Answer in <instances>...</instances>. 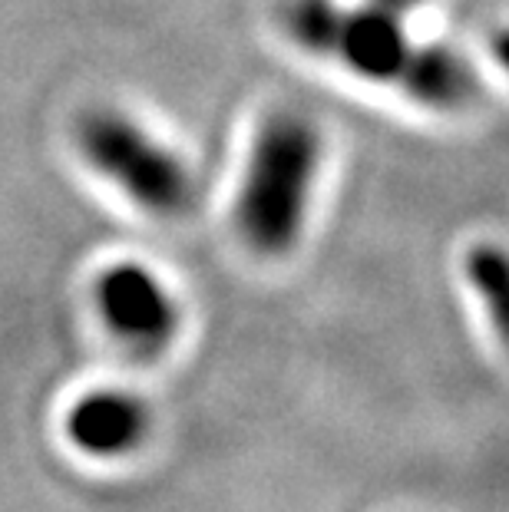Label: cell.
Listing matches in <instances>:
<instances>
[{
  "instance_id": "cell-4",
  "label": "cell",
  "mask_w": 509,
  "mask_h": 512,
  "mask_svg": "<svg viewBox=\"0 0 509 512\" xmlns=\"http://www.w3.org/2000/svg\"><path fill=\"white\" fill-rule=\"evenodd\" d=\"M96 304H100V314L113 337L133 351H159L176 334L179 308L169 288L153 271L133 265V261L103 271L96 281Z\"/></svg>"
},
{
  "instance_id": "cell-2",
  "label": "cell",
  "mask_w": 509,
  "mask_h": 512,
  "mask_svg": "<svg viewBox=\"0 0 509 512\" xmlns=\"http://www.w3.org/2000/svg\"><path fill=\"white\" fill-rule=\"evenodd\" d=\"M324 139L314 119L278 110L258 126L235 199V228L248 248L285 255L305 232Z\"/></svg>"
},
{
  "instance_id": "cell-1",
  "label": "cell",
  "mask_w": 509,
  "mask_h": 512,
  "mask_svg": "<svg viewBox=\"0 0 509 512\" xmlns=\"http://www.w3.org/2000/svg\"><path fill=\"white\" fill-rule=\"evenodd\" d=\"M278 24L301 50L328 57L364 80L404 90L410 100L440 113L467 110L480 96V80L460 53L417 43L400 17L338 0H281Z\"/></svg>"
},
{
  "instance_id": "cell-6",
  "label": "cell",
  "mask_w": 509,
  "mask_h": 512,
  "mask_svg": "<svg viewBox=\"0 0 509 512\" xmlns=\"http://www.w3.org/2000/svg\"><path fill=\"white\" fill-rule=\"evenodd\" d=\"M470 278L476 291L490 301V311L496 324H503V311H506V255L500 248L483 245L470 255Z\"/></svg>"
},
{
  "instance_id": "cell-7",
  "label": "cell",
  "mask_w": 509,
  "mask_h": 512,
  "mask_svg": "<svg viewBox=\"0 0 509 512\" xmlns=\"http://www.w3.org/2000/svg\"><path fill=\"white\" fill-rule=\"evenodd\" d=\"M367 4L381 7V10H387V14H394V17H404L420 4V0H367Z\"/></svg>"
},
{
  "instance_id": "cell-3",
  "label": "cell",
  "mask_w": 509,
  "mask_h": 512,
  "mask_svg": "<svg viewBox=\"0 0 509 512\" xmlns=\"http://www.w3.org/2000/svg\"><path fill=\"white\" fill-rule=\"evenodd\" d=\"M77 149L129 202L159 219H176L196 205V179L166 143L149 136L133 116L90 110L77 123Z\"/></svg>"
},
{
  "instance_id": "cell-5",
  "label": "cell",
  "mask_w": 509,
  "mask_h": 512,
  "mask_svg": "<svg viewBox=\"0 0 509 512\" xmlns=\"http://www.w3.org/2000/svg\"><path fill=\"white\" fill-rule=\"evenodd\" d=\"M133 400L123 394H93L83 397L73 407L70 433L83 450L116 456L136 443L139 430H143V417Z\"/></svg>"
}]
</instances>
